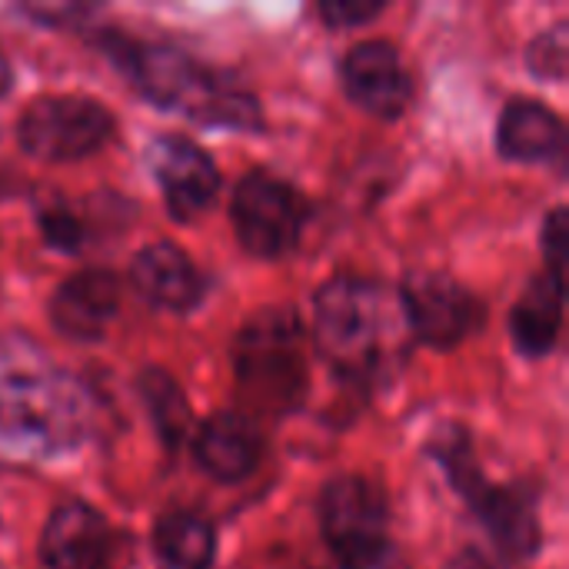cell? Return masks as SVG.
<instances>
[{"instance_id":"1","label":"cell","mask_w":569,"mask_h":569,"mask_svg":"<svg viewBox=\"0 0 569 569\" xmlns=\"http://www.w3.org/2000/svg\"><path fill=\"white\" fill-rule=\"evenodd\" d=\"M313 343L337 377L383 383L403 363L410 330L393 290L367 277L340 273L313 300Z\"/></svg>"},{"instance_id":"2","label":"cell","mask_w":569,"mask_h":569,"mask_svg":"<svg viewBox=\"0 0 569 569\" xmlns=\"http://www.w3.org/2000/svg\"><path fill=\"white\" fill-rule=\"evenodd\" d=\"M90 427V403L77 380L27 337H0V443L17 453L53 457L77 447Z\"/></svg>"},{"instance_id":"3","label":"cell","mask_w":569,"mask_h":569,"mask_svg":"<svg viewBox=\"0 0 569 569\" xmlns=\"http://www.w3.org/2000/svg\"><path fill=\"white\" fill-rule=\"evenodd\" d=\"M100 43L133 77L143 97L153 100L157 107L180 110L200 123H217L233 130L260 127L257 100L243 87H237L223 73L207 70L187 53L163 43H140L123 33H107Z\"/></svg>"},{"instance_id":"4","label":"cell","mask_w":569,"mask_h":569,"mask_svg":"<svg viewBox=\"0 0 569 569\" xmlns=\"http://www.w3.org/2000/svg\"><path fill=\"white\" fill-rule=\"evenodd\" d=\"M237 383L250 407L283 417L297 410L307 397L310 373H307V337L293 310L267 307L253 313L233 350Z\"/></svg>"},{"instance_id":"5","label":"cell","mask_w":569,"mask_h":569,"mask_svg":"<svg viewBox=\"0 0 569 569\" xmlns=\"http://www.w3.org/2000/svg\"><path fill=\"white\" fill-rule=\"evenodd\" d=\"M433 460L447 470L453 490L467 500L470 513L493 540V553L507 557L510 563H527L540 550L543 533L533 500L520 487H500L483 477L467 430H447L433 443Z\"/></svg>"},{"instance_id":"6","label":"cell","mask_w":569,"mask_h":569,"mask_svg":"<svg viewBox=\"0 0 569 569\" xmlns=\"http://www.w3.org/2000/svg\"><path fill=\"white\" fill-rule=\"evenodd\" d=\"M323 540L340 569H393L397 550L390 543V503L383 487L367 477H340L320 500Z\"/></svg>"},{"instance_id":"7","label":"cell","mask_w":569,"mask_h":569,"mask_svg":"<svg viewBox=\"0 0 569 569\" xmlns=\"http://www.w3.org/2000/svg\"><path fill=\"white\" fill-rule=\"evenodd\" d=\"M113 137V113L80 93H53L27 103L17 123L20 147L43 163H77Z\"/></svg>"},{"instance_id":"8","label":"cell","mask_w":569,"mask_h":569,"mask_svg":"<svg viewBox=\"0 0 569 569\" xmlns=\"http://www.w3.org/2000/svg\"><path fill=\"white\" fill-rule=\"evenodd\" d=\"M230 213L243 250L263 260L290 253L307 223L303 197L270 170H253L237 183Z\"/></svg>"},{"instance_id":"9","label":"cell","mask_w":569,"mask_h":569,"mask_svg":"<svg viewBox=\"0 0 569 569\" xmlns=\"http://www.w3.org/2000/svg\"><path fill=\"white\" fill-rule=\"evenodd\" d=\"M407 330L433 350H453L483 323V303L443 270H413L397 290Z\"/></svg>"},{"instance_id":"10","label":"cell","mask_w":569,"mask_h":569,"mask_svg":"<svg viewBox=\"0 0 569 569\" xmlns=\"http://www.w3.org/2000/svg\"><path fill=\"white\" fill-rule=\"evenodd\" d=\"M150 167L173 220H197L220 193V170L213 157L177 133H163L150 147Z\"/></svg>"},{"instance_id":"11","label":"cell","mask_w":569,"mask_h":569,"mask_svg":"<svg viewBox=\"0 0 569 569\" xmlns=\"http://www.w3.org/2000/svg\"><path fill=\"white\" fill-rule=\"evenodd\" d=\"M117 533L107 517L87 503H63L40 533V560L47 569H110Z\"/></svg>"},{"instance_id":"12","label":"cell","mask_w":569,"mask_h":569,"mask_svg":"<svg viewBox=\"0 0 569 569\" xmlns=\"http://www.w3.org/2000/svg\"><path fill=\"white\" fill-rule=\"evenodd\" d=\"M343 87L350 100L383 120L400 117L410 107L413 80L403 57L387 40H363L343 60Z\"/></svg>"},{"instance_id":"13","label":"cell","mask_w":569,"mask_h":569,"mask_svg":"<svg viewBox=\"0 0 569 569\" xmlns=\"http://www.w3.org/2000/svg\"><path fill=\"white\" fill-rule=\"evenodd\" d=\"M120 310V283L110 270H80L50 300L53 327L80 343L100 340Z\"/></svg>"},{"instance_id":"14","label":"cell","mask_w":569,"mask_h":569,"mask_svg":"<svg viewBox=\"0 0 569 569\" xmlns=\"http://www.w3.org/2000/svg\"><path fill=\"white\" fill-rule=\"evenodd\" d=\"M193 457L213 480L240 483L263 460V433L243 413H213L193 433Z\"/></svg>"},{"instance_id":"15","label":"cell","mask_w":569,"mask_h":569,"mask_svg":"<svg viewBox=\"0 0 569 569\" xmlns=\"http://www.w3.org/2000/svg\"><path fill=\"white\" fill-rule=\"evenodd\" d=\"M130 280L137 293L160 310H190L203 297L197 263L170 240L143 247L130 263Z\"/></svg>"},{"instance_id":"16","label":"cell","mask_w":569,"mask_h":569,"mask_svg":"<svg viewBox=\"0 0 569 569\" xmlns=\"http://www.w3.org/2000/svg\"><path fill=\"white\" fill-rule=\"evenodd\" d=\"M497 147L517 163H550L567 153V130L547 103L513 100L500 117Z\"/></svg>"},{"instance_id":"17","label":"cell","mask_w":569,"mask_h":569,"mask_svg":"<svg viewBox=\"0 0 569 569\" xmlns=\"http://www.w3.org/2000/svg\"><path fill=\"white\" fill-rule=\"evenodd\" d=\"M563 300H567V283L563 270H543L533 277V283L523 290L510 313V333L520 353L527 357H547L563 330Z\"/></svg>"},{"instance_id":"18","label":"cell","mask_w":569,"mask_h":569,"mask_svg":"<svg viewBox=\"0 0 569 569\" xmlns=\"http://www.w3.org/2000/svg\"><path fill=\"white\" fill-rule=\"evenodd\" d=\"M153 547L167 569H210L217 557V530L193 510H173L157 523Z\"/></svg>"},{"instance_id":"19","label":"cell","mask_w":569,"mask_h":569,"mask_svg":"<svg viewBox=\"0 0 569 569\" xmlns=\"http://www.w3.org/2000/svg\"><path fill=\"white\" fill-rule=\"evenodd\" d=\"M137 393H140L160 440L167 447H180L193 430V413H190V403H187L180 383L167 370L150 367L137 377Z\"/></svg>"},{"instance_id":"20","label":"cell","mask_w":569,"mask_h":569,"mask_svg":"<svg viewBox=\"0 0 569 569\" xmlns=\"http://www.w3.org/2000/svg\"><path fill=\"white\" fill-rule=\"evenodd\" d=\"M37 220H40V233H43V240H47L53 250L77 253V250L87 243V227H83L80 213H77V210H70L67 203L43 207Z\"/></svg>"},{"instance_id":"21","label":"cell","mask_w":569,"mask_h":569,"mask_svg":"<svg viewBox=\"0 0 569 569\" xmlns=\"http://www.w3.org/2000/svg\"><path fill=\"white\" fill-rule=\"evenodd\" d=\"M567 53H569V27L557 23L553 30L540 33L527 53L530 70L547 80H563L567 77Z\"/></svg>"},{"instance_id":"22","label":"cell","mask_w":569,"mask_h":569,"mask_svg":"<svg viewBox=\"0 0 569 569\" xmlns=\"http://www.w3.org/2000/svg\"><path fill=\"white\" fill-rule=\"evenodd\" d=\"M380 10H383V3H377V0H327V3H320V17L333 30H347V27L367 23Z\"/></svg>"},{"instance_id":"23","label":"cell","mask_w":569,"mask_h":569,"mask_svg":"<svg viewBox=\"0 0 569 569\" xmlns=\"http://www.w3.org/2000/svg\"><path fill=\"white\" fill-rule=\"evenodd\" d=\"M543 257L550 270H563L567 273L569 257V217L563 207H557L547 223H543Z\"/></svg>"},{"instance_id":"24","label":"cell","mask_w":569,"mask_h":569,"mask_svg":"<svg viewBox=\"0 0 569 569\" xmlns=\"http://www.w3.org/2000/svg\"><path fill=\"white\" fill-rule=\"evenodd\" d=\"M447 569H520V563H510L507 557H500V553H490V550H477V547H470V550H463V553H457Z\"/></svg>"},{"instance_id":"25","label":"cell","mask_w":569,"mask_h":569,"mask_svg":"<svg viewBox=\"0 0 569 569\" xmlns=\"http://www.w3.org/2000/svg\"><path fill=\"white\" fill-rule=\"evenodd\" d=\"M10 87H13V70H10V63H7V57L0 50V97H7Z\"/></svg>"}]
</instances>
